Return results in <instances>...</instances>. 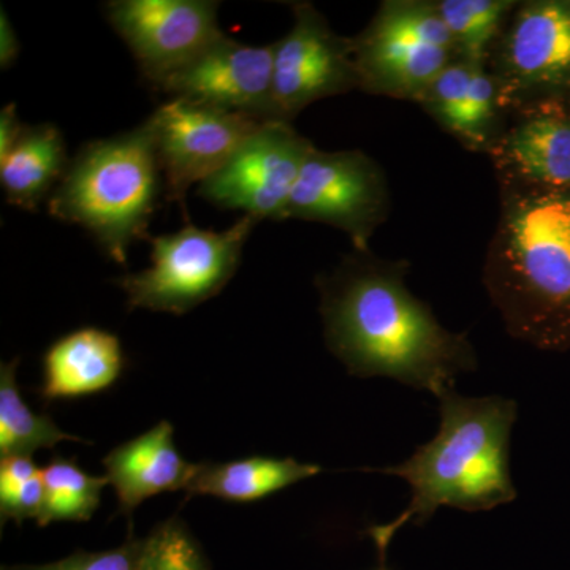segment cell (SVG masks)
Returning <instances> with one entry per match:
<instances>
[{
  "instance_id": "7",
  "label": "cell",
  "mask_w": 570,
  "mask_h": 570,
  "mask_svg": "<svg viewBox=\"0 0 570 570\" xmlns=\"http://www.w3.org/2000/svg\"><path fill=\"white\" fill-rule=\"evenodd\" d=\"M508 115L570 96V0L517 3L487 63Z\"/></svg>"
},
{
  "instance_id": "12",
  "label": "cell",
  "mask_w": 570,
  "mask_h": 570,
  "mask_svg": "<svg viewBox=\"0 0 570 570\" xmlns=\"http://www.w3.org/2000/svg\"><path fill=\"white\" fill-rule=\"evenodd\" d=\"M292 11L294 26L275 41V102L287 122L307 105L360 85L354 39L337 36L313 3H292Z\"/></svg>"
},
{
  "instance_id": "4",
  "label": "cell",
  "mask_w": 570,
  "mask_h": 570,
  "mask_svg": "<svg viewBox=\"0 0 570 570\" xmlns=\"http://www.w3.org/2000/svg\"><path fill=\"white\" fill-rule=\"evenodd\" d=\"M165 190L163 168L148 119L129 132L82 146L48 200V213L80 225L116 264H127Z\"/></svg>"
},
{
  "instance_id": "25",
  "label": "cell",
  "mask_w": 570,
  "mask_h": 570,
  "mask_svg": "<svg viewBox=\"0 0 570 570\" xmlns=\"http://www.w3.org/2000/svg\"><path fill=\"white\" fill-rule=\"evenodd\" d=\"M145 539L129 538L118 549L107 551H77L50 564L3 566L0 570H138Z\"/></svg>"
},
{
  "instance_id": "6",
  "label": "cell",
  "mask_w": 570,
  "mask_h": 570,
  "mask_svg": "<svg viewBox=\"0 0 570 570\" xmlns=\"http://www.w3.org/2000/svg\"><path fill=\"white\" fill-rule=\"evenodd\" d=\"M257 224L254 217L242 216L224 232L187 224L175 234L149 236L151 266L119 281L130 309L183 316L220 294L235 276Z\"/></svg>"
},
{
  "instance_id": "17",
  "label": "cell",
  "mask_w": 570,
  "mask_h": 570,
  "mask_svg": "<svg viewBox=\"0 0 570 570\" xmlns=\"http://www.w3.org/2000/svg\"><path fill=\"white\" fill-rule=\"evenodd\" d=\"M69 164L58 126H26L9 156L0 160V184L7 202L24 212H37L45 200H50Z\"/></svg>"
},
{
  "instance_id": "29",
  "label": "cell",
  "mask_w": 570,
  "mask_h": 570,
  "mask_svg": "<svg viewBox=\"0 0 570 570\" xmlns=\"http://www.w3.org/2000/svg\"><path fill=\"white\" fill-rule=\"evenodd\" d=\"M566 100H568L569 107H570V96L566 97Z\"/></svg>"
},
{
  "instance_id": "21",
  "label": "cell",
  "mask_w": 570,
  "mask_h": 570,
  "mask_svg": "<svg viewBox=\"0 0 570 570\" xmlns=\"http://www.w3.org/2000/svg\"><path fill=\"white\" fill-rule=\"evenodd\" d=\"M43 501L37 524L45 528L55 521H89L99 509L108 479L96 478L82 471L75 460L52 456L41 469Z\"/></svg>"
},
{
  "instance_id": "27",
  "label": "cell",
  "mask_w": 570,
  "mask_h": 570,
  "mask_svg": "<svg viewBox=\"0 0 570 570\" xmlns=\"http://www.w3.org/2000/svg\"><path fill=\"white\" fill-rule=\"evenodd\" d=\"M21 45L17 31L7 17L6 10L0 9V67L10 69L20 56Z\"/></svg>"
},
{
  "instance_id": "9",
  "label": "cell",
  "mask_w": 570,
  "mask_h": 570,
  "mask_svg": "<svg viewBox=\"0 0 570 570\" xmlns=\"http://www.w3.org/2000/svg\"><path fill=\"white\" fill-rule=\"evenodd\" d=\"M314 145L287 121H266L212 178L198 195L220 209H236L255 220H284L299 171Z\"/></svg>"
},
{
  "instance_id": "28",
  "label": "cell",
  "mask_w": 570,
  "mask_h": 570,
  "mask_svg": "<svg viewBox=\"0 0 570 570\" xmlns=\"http://www.w3.org/2000/svg\"><path fill=\"white\" fill-rule=\"evenodd\" d=\"M377 570H390V569L385 568V566H382V568L377 569Z\"/></svg>"
},
{
  "instance_id": "16",
  "label": "cell",
  "mask_w": 570,
  "mask_h": 570,
  "mask_svg": "<svg viewBox=\"0 0 570 570\" xmlns=\"http://www.w3.org/2000/svg\"><path fill=\"white\" fill-rule=\"evenodd\" d=\"M121 341L105 330L80 328L56 341L43 356L41 400H67L110 389L124 370Z\"/></svg>"
},
{
  "instance_id": "24",
  "label": "cell",
  "mask_w": 570,
  "mask_h": 570,
  "mask_svg": "<svg viewBox=\"0 0 570 570\" xmlns=\"http://www.w3.org/2000/svg\"><path fill=\"white\" fill-rule=\"evenodd\" d=\"M43 501L41 469L32 456L10 455L0 460V520L17 524L39 517Z\"/></svg>"
},
{
  "instance_id": "3",
  "label": "cell",
  "mask_w": 570,
  "mask_h": 570,
  "mask_svg": "<svg viewBox=\"0 0 570 570\" xmlns=\"http://www.w3.org/2000/svg\"><path fill=\"white\" fill-rule=\"evenodd\" d=\"M439 400V431L411 459L395 466L366 469L406 480L412 499L395 520L367 530L385 560L404 524H425L439 508L491 510L517 499L510 475V434L517 403L502 396L464 397L453 389Z\"/></svg>"
},
{
  "instance_id": "13",
  "label": "cell",
  "mask_w": 570,
  "mask_h": 570,
  "mask_svg": "<svg viewBox=\"0 0 570 570\" xmlns=\"http://www.w3.org/2000/svg\"><path fill=\"white\" fill-rule=\"evenodd\" d=\"M160 91L255 121H281L275 102V43L253 47L224 36L176 71Z\"/></svg>"
},
{
  "instance_id": "1",
  "label": "cell",
  "mask_w": 570,
  "mask_h": 570,
  "mask_svg": "<svg viewBox=\"0 0 570 570\" xmlns=\"http://www.w3.org/2000/svg\"><path fill=\"white\" fill-rule=\"evenodd\" d=\"M409 269L407 261L354 250L318 277L325 343L351 376L393 379L439 397L478 367V355L409 291Z\"/></svg>"
},
{
  "instance_id": "10",
  "label": "cell",
  "mask_w": 570,
  "mask_h": 570,
  "mask_svg": "<svg viewBox=\"0 0 570 570\" xmlns=\"http://www.w3.org/2000/svg\"><path fill=\"white\" fill-rule=\"evenodd\" d=\"M104 9L145 80L159 91L225 36L217 21L219 3L212 0H112Z\"/></svg>"
},
{
  "instance_id": "26",
  "label": "cell",
  "mask_w": 570,
  "mask_h": 570,
  "mask_svg": "<svg viewBox=\"0 0 570 570\" xmlns=\"http://www.w3.org/2000/svg\"><path fill=\"white\" fill-rule=\"evenodd\" d=\"M26 126L28 124L20 121L17 105L9 104L2 108V111H0V160L9 156L11 149L14 148L22 132H24Z\"/></svg>"
},
{
  "instance_id": "20",
  "label": "cell",
  "mask_w": 570,
  "mask_h": 570,
  "mask_svg": "<svg viewBox=\"0 0 570 570\" xmlns=\"http://www.w3.org/2000/svg\"><path fill=\"white\" fill-rule=\"evenodd\" d=\"M517 3L513 0H436L459 59L489 63L490 52Z\"/></svg>"
},
{
  "instance_id": "11",
  "label": "cell",
  "mask_w": 570,
  "mask_h": 570,
  "mask_svg": "<svg viewBox=\"0 0 570 570\" xmlns=\"http://www.w3.org/2000/svg\"><path fill=\"white\" fill-rule=\"evenodd\" d=\"M148 121L163 168L165 197L184 212L190 187L219 171L262 124L175 97L159 105Z\"/></svg>"
},
{
  "instance_id": "23",
  "label": "cell",
  "mask_w": 570,
  "mask_h": 570,
  "mask_svg": "<svg viewBox=\"0 0 570 570\" xmlns=\"http://www.w3.org/2000/svg\"><path fill=\"white\" fill-rule=\"evenodd\" d=\"M138 570H212L200 543L179 517L157 524L145 539Z\"/></svg>"
},
{
  "instance_id": "18",
  "label": "cell",
  "mask_w": 570,
  "mask_h": 570,
  "mask_svg": "<svg viewBox=\"0 0 570 570\" xmlns=\"http://www.w3.org/2000/svg\"><path fill=\"white\" fill-rule=\"evenodd\" d=\"M318 464L294 459L249 456L227 463H198L187 498L213 497L236 504L261 501L303 480L321 474Z\"/></svg>"
},
{
  "instance_id": "15",
  "label": "cell",
  "mask_w": 570,
  "mask_h": 570,
  "mask_svg": "<svg viewBox=\"0 0 570 570\" xmlns=\"http://www.w3.org/2000/svg\"><path fill=\"white\" fill-rule=\"evenodd\" d=\"M174 433V425L163 420L105 456V478L115 489L124 515L130 517L146 499L186 490L189 485L198 463L183 459L176 449Z\"/></svg>"
},
{
  "instance_id": "14",
  "label": "cell",
  "mask_w": 570,
  "mask_h": 570,
  "mask_svg": "<svg viewBox=\"0 0 570 570\" xmlns=\"http://www.w3.org/2000/svg\"><path fill=\"white\" fill-rule=\"evenodd\" d=\"M487 154L499 187L570 190L568 100H538L509 111Z\"/></svg>"
},
{
  "instance_id": "22",
  "label": "cell",
  "mask_w": 570,
  "mask_h": 570,
  "mask_svg": "<svg viewBox=\"0 0 570 570\" xmlns=\"http://www.w3.org/2000/svg\"><path fill=\"white\" fill-rule=\"evenodd\" d=\"M472 67L474 63L456 59L439 75L417 102L442 129L448 130L461 145L466 141Z\"/></svg>"
},
{
  "instance_id": "2",
  "label": "cell",
  "mask_w": 570,
  "mask_h": 570,
  "mask_svg": "<svg viewBox=\"0 0 570 570\" xmlns=\"http://www.w3.org/2000/svg\"><path fill=\"white\" fill-rule=\"evenodd\" d=\"M483 284L509 335L570 351V190L499 187Z\"/></svg>"
},
{
  "instance_id": "5",
  "label": "cell",
  "mask_w": 570,
  "mask_h": 570,
  "mask_svg": "<svg viewBox=\"0 0 570 570\" xmlns=\"http://www.w3.org/2000/svg\"><path fill=\"white\" fill-rule=\"evenodd\" d=\"M354 39L360 91L417 104L459 59L436 2L385 0Z\"/></svg>"
},
{
  "instance_id": "8",
  "label": "cell",
  "mask_w": 570,
  "mask_h": 570,
  "mask_svg": "<svg viewBox=\"0 0 570 570\" xmlns=\"http://www.w3.org/2000/svg\"><path fill=\"white\" fill-rule=\"evenodd\" d=\"M390 189L381 165L360 151H321L314 146L291 195L284 220L298 219L340 228L354 250L370 242L389 219Z\"/></svg>"
},
{
  "instance_id": "19",
  "label": "cell",
  "mask_w": 570,
  "mask_h": 570,
  "mask_svg": "<svg viewBox=\"0 0 570 570\" xmlns=\"http://www.w3.org/2000/svg\"><path fill=\"white\" fill-rule=\"evenodd\" d=\"M18 365L20 358L0 366V456H32L37 450L55 449L62 441L85 442L62 431L48 415L29 409L18 389Z\"/></svg>"
}]
</instances>
